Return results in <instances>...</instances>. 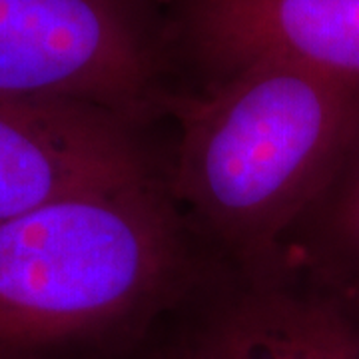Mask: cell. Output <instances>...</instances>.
Returning <instances> with one entry per match:
<instances>
[{"label":"cell","instance_id":"obj_1","mask_svg":"<svg viewBox=\"0 0 359 359\" xmlns=\"http://www.w3.org/2000/svg\"><path fill=\"white\" fill-rule=\"evenodd\" d=\"M174 192L242 257L271 256L330 190L359 138V78L257 60L202 94L168 96Z\"/></svg>","mask_w":359,"mask_h":359},{"label":"cell","instance_id":"obj_5","mask_svg":"<svg viewBox=\"0 0 359 359\" xmlns=\"http://www.w3.org/2000/svg\"><path fill=\"white\" fill-rule=\"evenodd\" d=\"M178 359H359V308L335 290L256 287L194 330Z\"/></svg>","mask_w":359,"mask_h":359},{"label":"cell","instance_id":"obj_7","mask_svg":"<svg viewBox=\"0 0 359 359\" xmlns=\"http://www.w3.org/2000/svg\"><path fill=\"white\" fill-rule=\"evenodd\" d=\"M311 210H320V252L308 262L323 271L327 285L359 304V138L330 190ZM309 210V212H311Z\"/></svg>","mask_w":359,"mask_h":359},{"label":"cell","instance_id":"obj_3","mask_svg":"<svg viewBox=\"0 0 359 359\" xmlns=\"http://www.w3.org/2000/svg\"><path fill=\"white\" fill-rule=\"evenodd\" d=\"M168 0H0V96L98 106L132 122L166 102Z\"/></svg>","mask_w":359,"mask_h":359},{"label":"cell","instance_id":"obj_2","mask_svg":"<svg viewBox=\"0 0 359 359\" xmlns=\"http://www.w3.org/2000/svg\"><path fill=\"white\" fill-rule=\"evenodd\" d=\"M174 226L154 184L88 194L0 222V353L108 332L174 268Z\"/></svg>","mask_w":359,"mask_h":359},{"label":"cell","instance_id":"obj_8","mask_svg":"<svg viewBox=\"0 0 359 359\" xmlns=\"http://www.w3.org/2000/svg\"><path fill=\"white\" fill-rule=\"evenodd\" d=\"M358 308H359V306H358Z\"/></svg>","mask_w":359,"mask_h":359},{"label":"cell","instance_id":"obj_6","mask_svg":"<svg viewBox=\"0 0 359 359\" xmlns=\"http://www.w3.org/2000/svg\"><path fill=\"white\" fill-rule=\"evenodd\" d=\"M252 20L271 58L359 78V0H254Z\"/></svg>","mask_w":359,"mask_h":359},{"label":"cell","instance_id":"obj_4","mask_svg":"<svg viewBox=\"0 0 359 359\" xmlns=\"http://www.w3.org/2000/svg\"><path fill=\"white\" fill-rule=\"evenodd\" d=\"M130 124L90 104L0 96V222L76 196L150 186Z\"/></svg>","mask_w":359,"mask_h":359}]
</instances>
